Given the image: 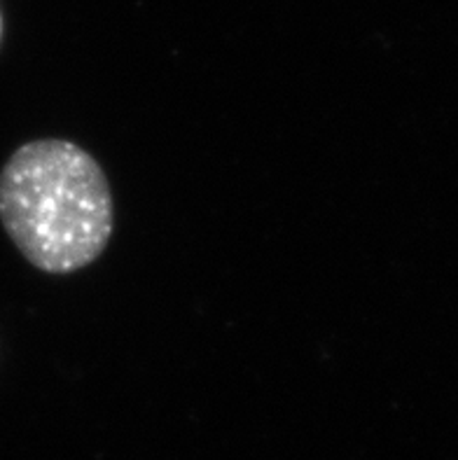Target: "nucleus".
Masks as SVG:
<instances>
[{"instance_id": "1", "label": "nucleus", "mask_w": 458, "mask_h": 460, "mask_svg": "<svg viewBox=\"0 0 458 460\" xmlns=\"http://www.w3.org/2000/svg\"><path fill=\"white\" fill-rule=\"evenodd\" d=\"M0 220L33 267L70 274L92 264L111 241V185L76 143L31 140L0 171Z\"/></svg>"}, {"instance_id": "2", "label": "nucleus", "mask_w": 458, "mask_h": 460, "mask_svg": "<svg viewBox=\"0 0 458 460\" xmlns=\"http://www.w3.org/2000/svg\"><path fill=\"white\" fill-rule=\"evenodd\" d=\"M3 29H5V23H3V10H0V40H3Z\"/></svg>"}]
</instances>
